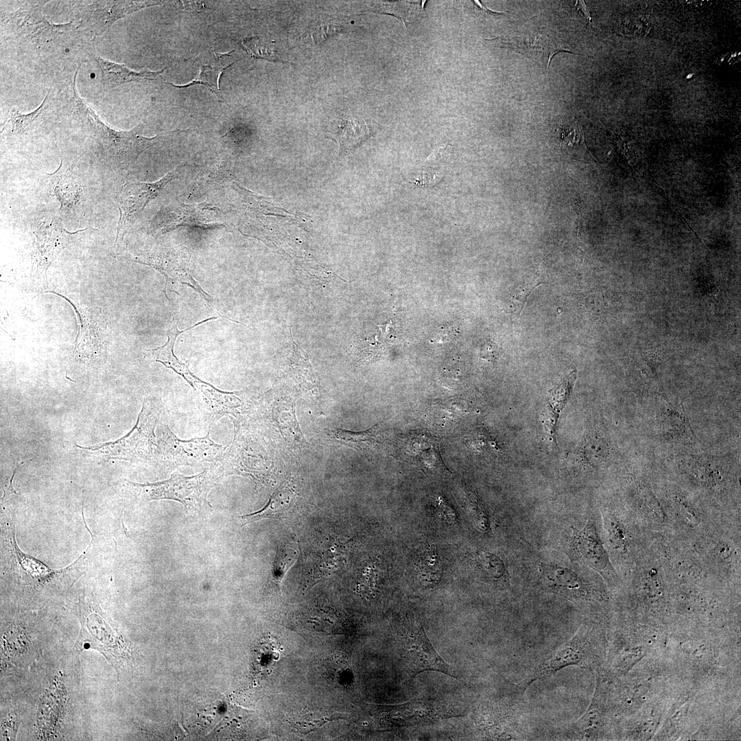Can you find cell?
<instances>
[{"label": "cell", "mask_w": 741, "mask_h": 741, "mask_svg": "<svg viewBox=\"0 0 741 741\" xmlns=\"http://www.w3.org/2000/svg\"><path fill=\"white\" fill-rule=\"evenodd\" d=\"M74 96L86 129L102 145L108 161L117 168L122 170L128 169L157 138H148L141 135V124L129 131L113 128L83 102L75 92V87Z\"/></svg>", "instance_id": "1"}, {"label": "cell", "mask_w": 741, "mask_h": 741, "mask_svg": "<svg viewBox=\"0 0 741 741\" xmlns=\"http://www.w3.org/2000/svg\"><path fill=\"white\" fill-rule=\"evenodd\" d=\"M162 408L160 400L145 399L135 425L126 436L117 440L96 446H76L82 449L99 454L107 460H150L158 457L159 448L154 430Z\"/></svg>", "instance_id": "2"}, {"label": "cell", "mask_w": 741, "mask_h": 741, "mask_svg": "<svg viewBox=\"0 0 741 741\" xmlns=\"http://www.w3.org/2000/svg\"><path fill=\"white\" fill-rule=\"evenodd\" d=\"M92 228L75 232L67 231L56 217H43L35 220L30 226V281L38 288L47 285V270L60 253L69 245L82 238Z\"/></svg>", "instance_id": "3"}, {"label": "cell", "mask_w": 741, "mask_h": 741, "mask_svg": "<svg viewBox=\"0 0 741 741\" xmlns=\"http://www.w3.org/2000/svg\"><path fill=\"white\" fill-rule=\"evenodd\" d=\"M396 639L402 665L410 677L425 670H436L458 679L454 668L437 653L415 617L409 615L400 622Z\"/></svg>", "instance_id": "4"}, {"label": "cell", "mask_w": 741, "mask_h": 741, "mask_svg": "<svg viewBox=\"0 0 741 741\" xmlns=\"http://www.w3.org/2000/svg\"><path fill=\"white\" fill-rule=\"evenodd\" d=\"M138 496L150 501L172 499L184 505L187 510H201L210 506L207 496L213 487L214 480L209 470L193 476L173 475L166 480L155 483L140 484L128 481Z\"/></svg>", "instance_id": "5"}, {"label": "cell", "mask_w": 741, "mask_h": 741, "mask_svg": "<svg viewBox=\"0 0 741 741\" xmlns=\"http://www.w3.org/2000/svg\"><path fill=\"white\" fill-rule=\"evenodd\" d=\"M589 630L580 626L568 641L541 659L519 683L518 690L524 692L534 682L545 679L565 668L591 665L592 643Z\"/></svg>", "instance_id": "6"}, {"label": "cell", "mask_w": 741, "mask_h": 741, "mask_svg": "<svg viewBox=\"0 0 741 741\" xmlns=\"http://www.w3.org/2000/svg\"><path fill=\"white\" fill-rule=\"evenodd\" d=\"M207 436L189 440L179 439L167 425H163L162 436L158 440V456L169 467L198 465L217 461L224 457L226 447L215 443Z\"/></svg>", "instance_id": "7"}, {"label": "cell", "mask_w": 741, "mask_h": 741, "mask_svg": "<svg viewBox=\"0 0 741 741\" xmlns=\"http://www.w3.org/2000/svg\"><path fill=\"white\" fill-rule=\"evenodd\" d=\"M475 722L482 734L504 740H524L531 733L525 710L519 705L482 703L476 709Z\"/></svg>", "instance_id": "8"}, {"label": "cell", "mask_w": 741, "mask_h": 741, "mask_svg": "<svg viewBox=\"0 0 741 741\" xmlns=\"http://www.w3.org/2000/svg\"><path fill=\"white\" fill-rule=\"evenodd\" d=\"M191 253L187 250L173 247H159L141 254L135 262L152 267L160 272L165 279L164 292H176L179 285H187L209 303L213 298L207 294L190 273Z\"/></svg>", "instance_id": "9"}, {"label": "cell", "mask_w": 741, "mask_h": 741, "mask_svg": "<svg viewBox=\"0 0 741 741\" xmlns=\"http://www.w3.org/2000/svg\"><path fill=\"white\" fill-rule=\"evenodd\" d=\"M176 169L154 183L130 182L118 192L115 202L119 211L116 237L113 246L117 254L128 229L134 224L150 201L154 199L165 185L177 176Z\"/></svg>", "instance_id": "10"}, {"label": "cell", "mask_w": 741, "mask_h": 741, "mask_svg": "<svg viewBox=\"0 0 741 741\" xmlns=\"http://www.w3.org/2000/svg\"><path fill=\"white\" fill-rule=\"evenodd\" d=\"M568 553L573 561L598 572L607 581L614 582L618 576L600 537L596 524L590 518L585 526L572 528Z\"/></svg>", "instance_id": "11"}, {"label": "cell", "mask_w": 741, "mask_h": 741, "mask_svg": "<svg viewBox=\"0 0 741 741\" xmlns=\"http://www.w3.org/2000/svg\"><path fill=\"white\" fill-rule=\"evenodd\" d=\"M537 576L545 591L558 595L573 602L580 604L603 600L600 592L568 567L540 563L537 567Z\"/></svg>", "instance_id": "12"}, {"label": "cell", "mask_w": 741, "mask_h": 741, "mask_svg": "<svg viewBox=\"0 0 741 741\" xmlns=\"http://www.w3.org/2000/svg\"><path fill=\"white\" fill-rule=\"evenodd\" d=\"M81 624L80 635L75 644L76 650L93 648L102 653L106 659L117 657L118 638L117 633L95 607L81 604L79 611Z\"/></svg>", "instance_id": "13"}, {"label": "cell", "mask_w": 741, "mask_h": 741, "mask_svg": "<svg viewBox=\"0 0 741 741\" xmlns=\"http://www.w3.org/2000/svg\"><path fill=\"white\" fill-rule=\"evenodd\" d=\"M43 292L54 293L61 296L69 303L75 311L79 321V330L74 347L76 358L80 361L89 362L101 355L104 345V334L99 316L58 292L52 290Z\"/></svg>", "instance_id": "14"}, {"label": "cell", "mask_w": 741, "mask_h": 741, "mask_svg": "<svg viewBox=\"0 0 741 741\" xmlns=\"http://www.w3.org/2000/svg\"><path fill=\"white\" fill-rule=\"evenodd\" d=\"M161 4L156 1H97L86 7L81 22L85 29L99 35L118 19L140 9Z\"/></svg>", "instance_id": "15"}, {"label": "cell", "mask_w": 741, "mask_h": 741, "mask_svg": "<svg viewBox=\"0 0 741 741\" xmlns=\"http://www.w3.org/2000/svg\"><path fill=\"white\" fill-rule=\"evenodd\" d=\"M504 46L532 60L545 62L549 69L552 57L563 51L572 53L560 40L541 32L519 33L514 36L496 38Z\"/></svg>", "instance_id": "16"}, {"label": "cell", "mask_w": 741, "mask_h": 741, "mask_svg": "<svg viewBox=\"0 0 741 741\" xmlns=\"http://www.w3.org/2000/svg\"><path fill=\"white\" fill-rule=\"evenodd\" d=\"M657 427L660 438L665 442L696 443V438L682 404L661 400Z\"/></svg>", "instance_id": "17"}, {"label": "cell", "mask_w": 741, "mask_h": 741, "mask_svg": "<svg viewBox=\"0 0 741 741\" xmlns=\"http://www.w3.org/2000/svg\"><path fill=\"white\" fill-rule=\"evenodd\" d=\"M233 52V51L226 54H219L213 48H210L200 54L196 59L200 65V72L194 79L186 84L177 85L171 82L168 84L178 89L196 84L204 85L216 95L219 102H224L219 88V78L224 70L237 61L232 60L231 53Z\"/></svg>", "instance_id": "18"}, {"label": "cell", "mask_w": 741, "mask_h": 741, "mask_svg": "<svg viewBox=\"0 0 741 741\" xmlns=\"http://www.w3.org/2000/svg\"><path fill=\"white\" fill-rule=\"evenodd\" d=\"M211 320H213V318H207L183 331L178 330L177 323L174 320L172 326L167 331V340L165 344L156 349L146 350L144 352L145 357L150 360L159 362L166 368L172 369L187 381L194 390L198 391L204 381L200 379L185 363L177 358L174 353V347L176 338L180 333Z\"/></svg>", "instance_id": "19"}, {"label": "cell", "mask_w": 741, "mask_h": 741, "mask_svg": "<svg viewBox=\"0 0 741 741\" xmlns=\"http://www.w3.org/2000/svg\"><path fill=\"white\" fill-rule=\"evenodd\" d=\"M75 163L64 166L61 161L58 168L47 174L49 192L60 204V209L70 211L80 204L83 193L80 180L73 173Z\"/></svg>", "instance_id": "20"}, {"label": "cell", "mask_w": 741, "mask_h": 741, "mask_svg": "<svg viewBox=\"0 0 741 741\" xmlns=\"http://www.w3.org/2000/svg\"><path fill=\"white\" fill-rule=\"evenodd\" d=\"M202 397L212 421L223 416L233 417L236 421L246 409V403L241 392H226L205 382L198 391Z\"/></svg>", "instance_id": "21"}, {"label": "cell", "mask_w": 741, "mask_h": 741, "mask_svg": "<svg viewBox=\"0 0 741 741\" xmlns=\"http://www.w3.org/2000/svg\"><path fill=\"white\" fill-rule=\"evenodd\" d=\"M381 716L385 727L397 729L427 722L440 718L442 715L429 703L412 702L405 704L383 707Z\"/></svg>", "instance_id": "22"}, {"label": "cell", "mask_w": 741, "mask_h": 741, "mask_svg": "<svg viewBox=\"0 0 741 741\" xmlns=\"http://www.w3.org/2000/svg\"><path fill=\"white\" fill-rule=\"evenodd\" d=\"M576 379V371L572 370L561 380L548 395L543 416L544 432L548 440L556 442V427L559 415L569 398Z\"/></svg>", "instance_id": "23"}, {"label": "cell", "mask_w": 741, "mask_h": 741, "mask_svg": "<svg viewBox=\"0 0 741 741\" xmlns=\"http://www.w3.org/2000/svg\"><path fill=\"white\" fill-rule=\"evenodd\" d=\"M97 61L101 69L102 83L107 89L132 81L156 80L165 71L163 69L159 71H150L144 69L137 72L128 69L124 64L111 62L101 57H97Z\"/></svg>", "instance_id": "24"}, {"label": "cell", "mask_w": 741, "mask_h": 741, "mask_svg": "<svg viewBox=\"0 0 741 741\" xmlns=\"http://www.w3.org/2000/svg\"><path fill=\"white\" fill-rule=\"evenodd\" d=\"M368 135V128L362 119L349 117L338 120L329 138L339 144V155L346 154Z\"/></svg>", "instance_id": "25"}, {"label": "cell", "mask_w": 741, "mask_h": 741, "mask_svg": "<svg viewBox=\"0 0 741 741\" xmlns=\"http://www.w3.org/2000/svg\"><path fill=\"white\" fill-rule=\"evenodd\" d=\"M474 561L484 575L494 585L504 589L510 586V576L503 558L497 554L480 550L474 555Z\"/></svg>", "instance_id": "26"}, {"label": "cell", "mask_w": 741, "mask_h": 741, "mask_svg": "<svg viewBox=\"0 0 741 741\" xmlns=\"http://www.w3.org/2000/svg\"><path fill=\"white\" fill-rule=\"evenodd\" d=\"M294 495L292 489L283 485L270 497L268 503L261 510L241 517L244 524L257 521L263 519H277L289 510L294 502Z\"/></svg>", "instance_id": "27"}, {"label": "cell", "mask_w": 741, "mask_h": 741, "mask_svg": "<svg viewBox=\"0 0 741 741\" xmlns=\"http://www.w3.org/2000/svg\"><path fill=\"white\" fill-rule=\"evenodd\" d=\"M273 419L287 440L297 445L306 443L296 418L293 402L278 401L273 408Z\"/></svg>", "instance_id": "28"}, {"label": "cell", "mask_w": 741, "mask_h": 741, "mask_svg": "<svg viewBox=\"0 0 741 741\" xmlns=\"http://www.w3.org/2000/svg\"><path fill=\"white\" fill-rule=\"evenodd\" d=\"M332 434L337 440L357 449H378L383 444L382 434L379 424L363 432L335 429L332 430Z\"/></svg>", "instance_id": "29"}, {"label": "cell", "mask_w": 741, "mask_h": 741, "mask_svg": "<svg viewBox=\"0 0 741 741\" xmlns=\"http://www.w3.org/2000/svg\"><path fill=\"white\" fill-rule=\"evenodd\" d=\"M417 577L425 587H433L440 579L442 565L436 551L433 548H426L420 555L416 563Z\"/></svg>", "instance_id": "30"}, {"label": "cell", "mask_w": 741, "mask_h": 741, "mask_svg": "<svg viewBox=\"0 0 741 741\" xmlns=\"http://www.w3.org/2000/svg\"><path fill=\"white\" fill-rule=\"evenodd\" d=\"M298 556V549L295 544L281 545L277 551L273 568L272 578L279 586L286 572L294 563Z\"/></svg>", "instance_id": "31"}, {"label": "cell", "mask_w": 741, "mask_h": 741, "mask_svg": "<svg viewBox=\"0 0 741 741\" xmlns=\"http://www.w3.org/2000/svg\"><path fill=\"white\" fill-rule=\"evenodd\" d=\"M241 43L243 48L253 58L285 62L277 54L273 42L263 41L257 36H252L242 39Z\"/></svg>", "instance_id": "32"}, {"label": "cell", "mask_w": 741, "mask_h": 741, "mask_svg": "<svg viewBox=\"0 0 741 741\" xmlns=\"http://www.w3.org/2000/svg\"><path fill=\"white\" fill-rule=\"evenodd\" d=\"M49 92L46 94L42 103L34 111L28 114H21L16 108H12L10 111L9 122L12 124V131L16 134H21L30 130L34 125L37 117L40 115L41 110L48 97Z\"/></svg>", "instance_id": "33"}, {"label": "cell", "mask_w": 741, "mask_h": 741, "mask_svg": "<svg viewBox=\"0 0 741 741\" xmlns=\"http://www.w3.org/2000/svg\"><path fill=\"white\" fill-rule=\"evenodd\" d=\"M466 508L475 527L484 532L489 529V519L485 508L473 493L467 495Z\"/></svg>", "instance_id": "34"}, {"label": "cell", "mask_w": 741, "mask_h": 741, "mask_svg": "<svg viewBox=\"0 0 741 741\" xmlns=\"http://www.w3.org/2000/svg\"><path fill=\"white\" fill-rule=\"evenodd\" d=\"M605 523L611 545L618 551L623 550L628 543L624 525L614 515L607 516Z\"/></svg>", "instance_id": "35"}, {"label": "cell", "mask_w": 741, "mask_h": 741, "mask_svg": "<svg viewBox=\"0 0 741 741\" xmlns=\"http://www.w3.org/2000/svg\"><path fill=\"white\" fill-rule=\"evenodd\" d=\"M583 143L584 136L579 124L572 122L564 127L561 139V145L563 148L568 152H574V150L582 148Z\"/></svg>", "instance_id": "36"}, {"label": "cell", "mask_w": 741, "mask_h": 741, "mask_svg": "<svg viewBox=\"0 0 741 741\" xmlns=\"http://www.w3.org/2000/svg\"><path fill=\"white\" fill-rule=\"evenodd\" d=\"M537 280L534 279L529 283H524L523 285L519 286L514 296H512L510 309V311L516 316H518L521 314L528 295L536 287L541 283V282Z\"/></svg>", "instance_id": "37"}, {"label": "cell", "mask_w": 741, "mask_h": 741, "mask_svg": "<svg viewBox=\"0 0 741 741\" xmlns=\"http://www.w3.org/2000/svg\"><path fill=\"white\" fill-rule=\"evenodd\" d=\"M343 27L340 24L327 21H320L315 24L311 29V35L316 44L322 43L329 37L342 32Z\"/></svg>", "instance_id": "38"}, {"label": "cell", "mask_w": 741, "mask_h": 741, "mask_svg": "<svg viewBox=\"0 0 741 741\" xmlns=\"http://www.w3.org/2000/svg\"><path fill=\"white\" fill-rule=\"evenodd\" d=\"M329 720L328 716L319 713L306 714L293 722V726L300 732L308 733Z\"/></svg>", "instance_id": "39"}, {"label": "cell", "mask_w": 741, "mask_h": 741, "mask_svg": "<svg viewBox=\"0 0 741 741\" xmlns=\"http://www.w3.org/2000/svg\"><path fill=\"white\" fill-rule=\"evenodd\" d=\"M377 577V572L375 566L373 565H368L362 574L360 581L357 585V589L364 595H371L374 591Z\"/></svg>", "instance_id": "40"}, {"label": "cell", "mask_w": 741, "mask_h": 741, "mask_svg": "<svg viewBox=\"0 0 741 741\" xmlns=\"http://www.w3.org/2000/svg\"><path fill=\"white\" fill-rule=\"evenodd\" d=\"M436 507L439 515L449 524H455L458 521V516L454 508L442 496L439 495L436 499Z\"/></svg>", "instance_id": "41"}, {"label": "cell", "mask_w": 741, "mask_h": 741, "mask_svg": "<svg viewBox=\"0 0 741 741\" xmlns=\"http://www.w3.org/2000/svg\"><path fill=\"white\" fill-rule=\"evenodd\" d=\"M451 331H454V330H453L452 329H451L449 330V332H447V333H451ZM448 336H449V335H448V334H445V338H444L445 339V338H446V337L447 338Z\"/></svg>", "instance_id": "42"}]
</instances>
